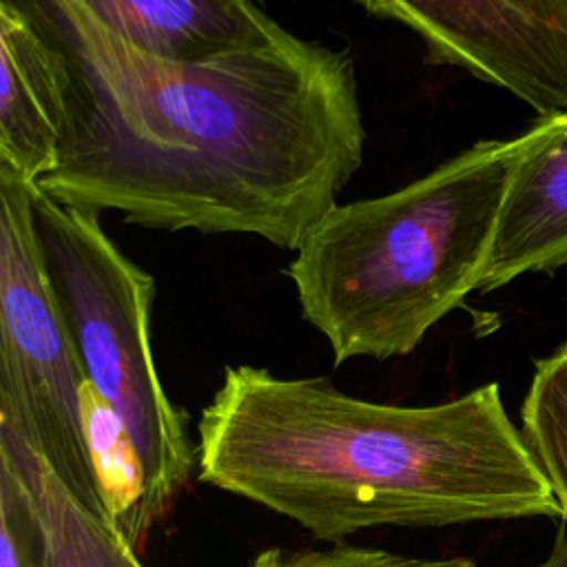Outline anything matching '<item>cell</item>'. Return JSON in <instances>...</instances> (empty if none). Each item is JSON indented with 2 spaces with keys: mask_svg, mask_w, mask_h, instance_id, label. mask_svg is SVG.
I'll return each mask as SVG.
<instances>
[{
  "mask_svg": "<svg viewBox=\"0 0 567 567\" xmlns=\"http://www.w3.org/2000/svg\"><path fill=\"white\" fill-rule=\"evenodd\" d=\"M69 66L71 124L35 186L157 230L297 250L363 162L354 60L290 31L195 62L148 55L78 0H18Z\"/></svg>",
  "mask_w": 567,
  "mask_h": 567,
  "instance_id": "1",
  "label": "cell"
},
{
  "mask_svg": "<svg viewBox=\"0 0 567 567\" xmlns=\"http://www.w3.org/2000/svg\"><path fill=\"white\" fill-rule=\"evenodd\" d=\"M197 434L204 483L321 540L383 525L560 516L498 383L434 405H392L321 377L228 365Z\"/></svg>",
  "mask_w": 567,
  "mask_h": 567,
  "instance_id": "2",
  "label": "cell"
},
{
  "mask_svg": "<svg viewBox=\"0 0 567 567\" xmlns=\"http://www.w3.org/2000/svg\"><path fill=\"white\" fill-rule=\"evenodd\" d=\"M543 133L483 140L381 197L332 206L286 275L334 363L410 354L476 292L509 179Z\"/></svg>",
  "mask_w": 567,
  "mask_h": 567,
  "instance_id": "3",
  "label": "cell"
},
{
  "mask_svg": "<svg viewBox=\"0 0 567 567\" xmlns=\"http://www.w3.org/2000/svg\"><path fill=\"white\" fill-rule=\"evenodd\" d=\"M33 219L84 374L137 456L148 534L195 465L184 416L168 401L153 361L155 279L111 241L100 213L66 206L33 186Z\"/></svg>",
  "mask_w": 567,
  "mask_h": 567,
  "instance_id": "4",
  "label": "cell"
},
{
  "mask_svg": "<svg viewBox=\"0 0 567 567\" xmlns=\"http://www.w3.org/2000/svg\"><path fill=\"white\" fill-rule=\"evenodd\" d=\"M33 186L0 164V427L109 520L86 427L89 379L44 266Z\"/></svg>",
  "mask_w": 567,
  "mask_h": 567,
  "instance_id": "5",
  "label": "cell"
},
{
  "mask_svg": "<svg viewBox=\"0 0 567 567\" xmlns=\"http://www.w3.org/2000/svg\"><path fill=\"white\" fill-rule=\"evenodd\" d=\"M414 31L436 64L505 89L540 120L567 113V0H354Z\"/></svg>",
  "mask_w": 567,
  "mask_h": 567,
  "instance_id": "6",
  "label": "cell"
},
{
  "mask_svg": "<svg viewBox=\"0 0 567 567\" xmlns=\"http://www.w3.org/2000/svg\"><path fill=\"white\" fill-rule=\"evenodd\" d=\"M0 164L29 184L53 173L69 135L64 53L18 0H0Z\"/></svg>",
  "mask_w": 567,
  "mask_h": 567,
  "instance_id": "7",
  "label": "cell"
},
{
  "mask_svg": "<svg viewBox=\"0 0 567 567\" xmlns=\"http://www.w3.org/2000/svg\"><path fill=\"white\" fill-rule=\"evenodd\" d=\"M540 122L509 179L476 292L567 266V113Z\"/></svg>",
  "mask_w": 567,
  "mask_h": 567,
  "instance_id": "8",
  "label": "cell"
},
{
  "mask_svg": "<svg viewBox=\"0 0 567 567\" xmlns=\"http://www.w3.org/2000/svg\"><path fill=\"white\" fill-rule=\"evenodd\" d=\"M131 47L164 60L195 62L264 47L288 29L255 0H78Z\"/></svg>",
  "mask_w": 567,
  "mask_h": 567,
  "instance_id": "9",
  "label": "cell"
},
{
  "mask_svg": "<svg viewBox=\"0 0 567 567\" xmlns=\"http://www.w3.org/2000/svg\"><path fill=\"white\" fill-rule=\"evenodd\" d=\"M0 458L11 465L33 501L44 534V567H142L124 536L82 507L44 461L2 427Z\"/></svg>",
  "mask_w": 567,
  "mask_h": 567,
  "instance_id": "10",
  "label": "cell"
},
{
  "mask_svg": "<svg viewBox=\"0 0 567 567\" xmlns=\"http://www.w3.org/2000/svg\"><path fill=\"white\" fill-rule=\"evenodd\" d=\"M520 419L523 436L554 492L560 516L567 518V343L536 361Z\"/></svg>",
  "mask_w": 567,
  "mask_h": 567,
  "instance_id": "11",
  "label": "cell"
},
{
  "mask_svg": "<svg viewBox=\"0 0 567 567\" xmlns=\"http://www.w3.org/2000/svg\"><path fill=\"white\" fill-rule=\"evenodd\" d=\"M0 567H44V534L33 501L0 458Z\"/></svg>",
  "mask_w": 567,
  "mask_h": 567,
  "instance_id": "12",
  "label": "cell"
},
{
  "mask_svg": "<svg viewBox=\"0 0 567 567\" xmlns=\"http://www.w3.org/2000/svg\"><path fill=\"white\" fill-rule=\"evenodd\" d=\"M250 567H476L467 558H412L383 549L337 545L321 551L281 554L279 549L261 551Z\"/></svg>",
  "mask_w": 567,
  "mask_h": 567,
  "instance_id": "13",
  "label": "cell"
},
{
  "mask_svg": "<svg viewBox=\"0 0 567 567\" xmlns=\"http://www.w3.org/2000/svg\"><path fill=\"white\" fill-rule=\"evenodd\" d=\"M534 567H567V518L560 516L558 532L554 536V545H551L549 556L543 563L534 565Z\"/></svg>",
  "mask_w": 567,
  "mask_h": 567,
  "instance_id": "14",
  "label": "cell"
}]
</instances>
